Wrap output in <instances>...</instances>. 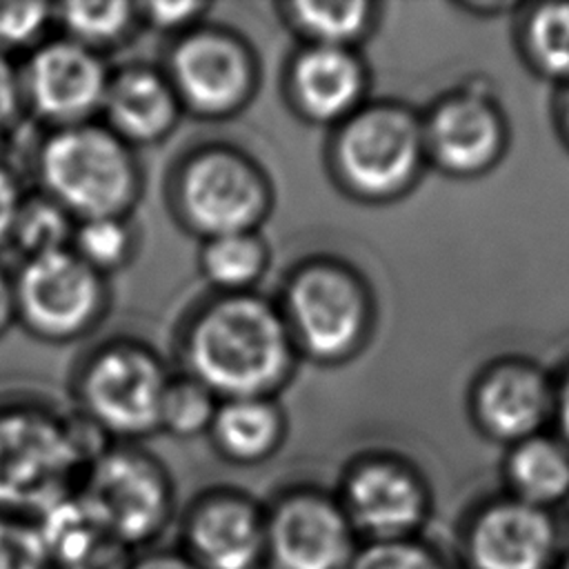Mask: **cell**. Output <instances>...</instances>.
Returning a JSON list of instances; mask_svg holds the SVG:
<instances>
[{"mask_svg":"<svg viewBox=\"0 0 569 569\" xmlns=\"http://www.w3.org/2000/svg\"><path fill=\"white\" fill-rule=\"evenodd\" d=\"M182 371L220 400L273 398L298 360L278 302L262 293H213L184 320L180 331Z\"/></svg>","mask_w":569,"mask_h":569,"instance_id":"1","label":"cell"},{"mask_svg":"<svg viewBox=\"0 0 569 569\" xmlns=\"http://www.w3.org/2000/svg\"><path fill=\"white\" fill-rule=\"evenodd\" d=\"M104 445L82 416L29 400L0 405V511L38 518L73 496Z\"/></svg>","mask_w":569,"mask_h":569,"instance_id":"2","label":"cell"},{"mask_svg":"<svg viewBox=\"0 0 569 569\" xmlns=\"http://www.w3.org/2000/svg\"><path fill=\"white\" fill-rule=\"evenodd\" d=\"M38 191L76 222L100 216H131L144 176L136 149L102 122L49 129L36 149Z\"/></svg>","mask_w":569,"mask_h":569,"instance_id":"3","label":"cell"},{"mask_svg":"<svg viewBox=\"0 0 569 569\" xmlns=\"http://www.w3.org/2000/svg\"><path fill=\"white\" fill-rule=\"evenodd\" d=\"M169 200L178 222L207 240L260 231L273 209V184L264 167L244 149L231 142H204L176 162Z\"/></svg>","mask_w":569,"mask_h":569,"instance_id":"4","label":"cell"},{"mask_svg":"<svg viewBox=\"0 0 569 569\" xmlns=\"http://www.w3.org/2000/svg\"><path fill=\"white\" fill-rule=\"evenodd\" d=\"M171 371L149 345L113 338L93 347L76 369L78 416L109 442H131L160 433V405Z\"/></svg>","mask_w":569,"mask_h":569,"instance_id":"5","label":"cell"},{"mask_svg":"<svg viewBox=\"0 0 569 569\" xmlns=\"http://www.w3.org/2000/svg\"><path fill=\"white\" fill-rule=\"evenodd\" d=\"M76 496L133 553L162 545L176 520V487L140 445L109 442L87 465Z\"/></svg>","mask_w":569,"mask_h":569,"instance_id":"6","label":"cell"},{"mask_svg":"<svg viewBox=\"0 0 569 569\" xmlns=\"http://www.w3.org/2000/svg\"><path fill=\"white\" fill-rule=\"evenodd\" d=\"M427 160L422 118L398 102H369L333 127L329 164L336 182L369 202L405 193Z\"/></svg>","mask_w":569,"mask_h":569,"instance_id":"7","label":"cell"},{"mask_svg":"<svg viewBox=\"0 0 569 569\" xmlns=\"http://www.w3.org/2000/svg\"><path fill=\"white\" fill-rule=\"evenodd\" d=\"M278 309L298 356L322 365L351 358L369 336V287L349 264L333 258L296 264L282 287Z\"/></svg>","mask_w":569,"mask_h":569,"instance_id":"8","label":"cell"},{"mask_svg":"<svg viewBox=\"0 0 569 569\" xmlns=\"http://www.w3.org/2000/svg\"><path fill=\"white\" fill-rule=\"evenodd\" d=\"M162 71L182 111L202 120L240 113L260 87L253 47L238 31L209 20L171 40Z\"/></svg>","mask_w":569,"mask_h":569,"instance_id":"9","label":"cell"},{"mask_svg":"<svg viewBox=\"0 0 569 569\" xmlns=\"http://www.w3.org/2000/svg\"><path fill=\"white\" fill-rule=\"evenodd\" d=\"M11 278L16 322L47 342H73L91 333L109 309L107 278L71 249L20 260Z\"/></svg>","mask_w":569,"mask_h":569,"instance_id":"10","label":"cell"},{"mask_svg":"<svg viewBox=\"0 0 569 569\" xmlns=\"http://www.w3.org/2000/svg\"><path fill=\"white\" fill-rule=\"evenodd\" d=\"M356 529L336 496L287 487L264 502V569H347Z\"/></svg>","mask_w":569,"mask_h":569,"instance_id":"11","label":"cell"},{"mask_svg":"<svg viewBox=\"0 0 569 569\" xmlns=\"http://www.w3.org/2000/svg\"><path fill=\"white\" fill-rule=\"evenodd\" d=\"M111 69L104 56L64 38H47L18 69L24 111L49 129L91 122L100 116Z\"/></svg>","mask_w":569,"mask_h":569,"instance_id":"12","label":"cell"},{"mask_svg":"<svg viewBox=\"0 0 569 569\" xmlns=\"http://www.w3.org/2000/svg\"><path fill=\"white\" fill-rule=\"evenodd\" d=\"M196 569H264V502L236 487L193 496L173 545Z\"/></svg>","mask_w":569,"mask_h":569,"instance_id":"13","label":"cell"},{"mask_svg":"<svg viewBox=\"0 0 569 569\" xmlns=\"http://www.w3.org/2000/svg\"><path fill=\"white\" fill-rule=\"evenodd\" d=\"M336 498L356 533L369 536V542L409 538L429 505L422 478L407 462L385 456L353 462Z\"/></svg>","mask_w":569,"mask_h":569,"instance_id":"14","label":"cell"},{"mask_svg":"<svg viewBox=\"0 0 569 569\" xmlns=\"http://www.w3.org/2000/svg\"><path fill=\"white\" fill-rule=\"evenodd\" d=\"M425 153L442 171L471 178L491 169L507 144V124L496 100L462 87L438 100L422 118Z\"/></svg>","mask_w":569,"mask_h":569,"instance_id":"15","label":"cell"},{"mask_svg":"<svg viewBox=\"0 0 569 569\" xmlns=\"http://www.w3.org/2000/svg\"><path fill=\"white\" fill-rule=\"evenodd\" d=\"M293 111L320 127H338L365 104L367 69L356 49L302 44L284 73Z\"/></svg>","mask_w":569,"mask_h":569,"instance_id":"16","label":"cell"},{"mask_svg":"<svg viewBox=\"0 0 569 569\" xmlns=\"http://www.w3.org/2000/svg\"><path fill=\"white\" fill-rule=\"evenodd\" d=\"M182 113L162 67L129 62L109 73L100 122L131 149L164 142L176 131Z\"/></svg>","mask_w":569,"mask_h":569,"instance_id":"17","label":"cell"},{"mask_svg":"<svg viewBox=\"0 0 569 569\" xmlns=\"http://www.w3.org/2000/svg\"><path fill=\"white\" fill-rule=\"evenodd\" d=\"M553 398L556 389L542 369L525 360H502L478 376L471 409L489 436L516 445L540 433L553 413Z\"/></svg>","mask_w":569,"mask_h":569,"instance_id":"18","label":"cell"},{"mask_svg":"<svg viewBox=\"0 0 569 569\" xmlns=\"http://www.w3.org/2000/svg\"><path fill=\"white\" fill-rule=\"evenodd\" d=\"M467 549L476 569H547L556 529L545 509L511 496L476 516Z\"/></svg>","mask_w":569,"mask_h":569,"instance_id":"19","label":"cell"},{"mask_svg":"<svg viewBox=\"0 0 569 569\" xmlns=\"http://www.w3.org/2000/svg\"><path fill=\"white\" fill-rule=\"evenodd\" d=\"M36 522L49 569H127L136 556L76 493L42 511Z\"/></svg>","mask_w":569,"mask_h":569,"instance_id":"20","label":"cell"},{"mask_svg":"<svg viewBox=\"0 0 569 569\" xmlns=\"http://www.w3.org/2000/svg\"><path fill=\"white\" fill-rule=\"evenodd\" d=\"M287 433V418L276 398H227L220 400L209 438L218 456L238 467L267 462Z\"/></svg>","mask_w":569,"mask_h":569,"instance_id":"21","label":"cell"},{"mask_svg":"<svg viewBox=\"0 0 569 569\" xmlns=\"http://www.w3.org/2000/svg\"><path fill=\"white\" fill-rule=\"evenodd\" d=\"M513 498L545 509L569 493V449L542 433L516 442L507 456Z\"/></svg>","mask_w":569,"mask_h":569,"instance_id":"22","label":"cell"},{"mask_svg":"<svg viewBox=\"0 0 569 569\" xmlns=\"http://www.w3.org/2000/svg\"><path fill=\"white\" fill-rule=\"evenodd\" d=\"M280 11L305 44L353 49L376 24L378 7L365 0H293Z\"/></svg>","mask_w":569,"mask_h":569,"instance_id":"23","label":"cell"},{"mask_svg":"<svg viewBox=\"0 0 569 569\" xmlns=\"http://www.w3.org/2000/svg\"><path fill=\"white\" fill-rule=\"evenodd\" d=\"M269 267V244L260 231L213 236L200 242L198 269L213 293L253 291Z\"/></svg>","mask_w":569,"mask_h":569,"instance_id":"24","label":"cell"},{"mask_svg":"<svg viewBox=\"0 0 569 569\" xmlns=\"http://www.w3.org/2000/svg\"><path fill=\"white\" fill-rule=\"evenodd\" d=\"M53 22L60 36L104 56L120 47L140 24L136 2H60L53 4Z\"/></svg>","mask_w":569,"mask_h":569,"instance_id":"25","label":"cell"},{"mask_svg":"<svg viewBox=\"0 0 569 569\" xmlns=\"http://www.w3.org/2000/svg\"><path fill=\"white\" fill-rule=\"evenodd\" d=\"M76 220L42 191H24L7 249L16 251L18 260L62 251L71 247Z\"/></svg>","mask_w":569,"mask_h":569,"instance_id":"26","label":"cell"},{"mask_svg":"<svg viewBox=\"0 0 569 569\" xmlns=\"http://www.w3.org/2000/svg\"><path fill=\"white\" fill-rule=\"evenodd\" d=\"M69 249L100 276L109 278L133 260L138 251V229L131 216L78 220Z\"/></svg>","mask_w":569,"mask_h":569,"instance_id":"27","label":"cell"},{"mask_svg":"<svg viewBox=\"0 0 569 569\" xmlns=\"http://www.w3.org/2000/svg\"><path fill=\"white\" fill-rule=\"evenodd\" d=\"M522 49L536 71L569 82V2L536 4L522 22Z\"/></svg>","mask_w":569,"mask_h":569,"instance_id":"28","label":"cell"},{"mask_svg":"<svg viewBox=\"0 0 569 569\" xmlns=\"http://www.w3.org/2000/svg\"><path fill=\"white\" fill-rule=\"evenodd\" d=\"M220 398L211 393L202 382L191 378L189 373H171L162 405H160V433L173 436L178 440H191L198 436H207Z\"/></svg>","mask_w":569,"mask_h":569,"instance_id":"29","label":"cell"},{"mask_svg":"<svg viewBox=\"0 0 569 569\" xmlns=\"http://www.w3.org/2000/svg\"><path fill=\"white\" fill-rule=\"evenodd\" d=\"M53 24V4L47 2H0V53H29Z\"/></svg>","mask_w":569,"mask_h":569,"instance_id":"30","label":"cell"},{"mask_svg":"<svg viewBox=\"0 0 569 569\" xmlns=\"http://www.w3.org/2000/svg\"><path fill=\"white\" fill-rule=\"evenodd\" d=\"M0 569H49L36 518L0 511Z\"/></svg>","mask_w":569,"mask_h":569,"instance_id":"31","label":"cell"},{"mask_svg":"<svg viewBox=\"0 0 569 569\" xmlns=\"http://www.w3.org/2000/svg\"><path fill=\"white\" fill-rule=\"evenodd\" d=\"M347 569H447L445 562L425 545L402 540L369 542L358 549Z\"/></svg>","mask_w":569,"mask_h":569,"instance_id":"32","label":"cell"},{"mask_svg":"<svg viewBox=\"0 0 569 569\" xmlns=\"http://www.w3.org/2000/svg\"><path fill=\"white\" fill-rule=\"evenodd\" d=\"M138 9V20L140 24L164 33V36H180L198 24H202L207 13L211 11V4L207 2H191V0H180V2H136Z\"/></svg>","mask_w":569,"mask_h":569,"instance_id":"33","label":"cell"},{"mask_svg":"<svg viewBox=\"0 0 569 569\" xmlns=\"http://www.w3.org/2000/svg\"><path fill=\"white\" fill-rule=\"evenodd\" d=\"M24 113L18 69L11 64V58L0 53V142L13 133Z\"/></svg>","mask_w":569,"mask_h":569,"instance_id":"34","label":"cell"},{"mask_svg":"<svg viewBox=\"0 0 569 569\" xmlns=\"http://www.w3.org/2000/svg\"><path fill=\"white\" fill-rule=\"evenodd\" d=\"M24 189L13 173V169L0 160V251L7 249L11 238V227L20 207Z\"/></svg>","mask_w":569,"mask_h":569,"instance_id":"35","label":"cell"},{"mask_svg":"<svg viewBox=\"0 0 569 569\" xmlns=\"http://www.w3.org/2000/svg\"><path fill=\"white\" fill-rule=\"evenodd\" d=\"M127 569H196L173 545H158L144 551H138Z\"/></svg>","mask_w":569,"mask_h":569,"instance_id":"36","label":"cell"},{"mask_svg":"<svg viewBox=\"0 0 569 569\" xmlns=\"http://www.w3.org/2000/svg\"><path fill=\"white\" fill-rule=\"evenodd\" d=\"M16 325V298H13V278L0 264V336Z\"/></svg>","mask_w":569,"mask_h":569,"instance_id":"37","label":"cell"},{"mask_svg":"<svg viewBox=\"0 0 569 569\" xmlns=\"http://www.w3.org/2000/svg\"><path fill=\"white\" fill-rule=\"evenodd\" d=\"M553 416L558 420L560 427V436H562V445L569 449V371L565 373L560 387L556 389V398H553Z\"/></svg>","mask_w":569,"mask_h":569,"instance_id":"38","label":"cell"},{"mask_svg":"<svg viewBox=\"0 0 569 569\" xmlns=\"http://www.w3.org/2000/svg\"><path fill=\"white\" fill-rule=\"evenodd\" d=\"M560 120H562V127H565V133L569 138V82L562 91V100H560Z\"/></svg>","mask_w":569,"mask_h":569,"instance_id":"39","label":"cell"},{"mask_svg":"<svg viewBox=\"0 0 569 569\" xmlns=\"http://www.w3.org/2000/svg\"><path fill=\"white\" fill-rule=\"evenodd\" d=\"M562 569H569V556H567V560L562 562Z\"/></svg>","mask_w":569,"mask_h":569,"instance_id":"40","label":"cell"}]
</instances>
